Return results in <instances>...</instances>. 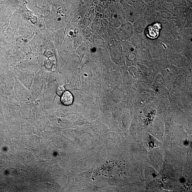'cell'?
Wrapping results in <instances>:
<instances>
[{
  "label": "cell",
  "mask_w": 192,
  "mask_h": 192,
  "mask_svg": "<svg viewBox=\"0 0 192 192\" xmlns=\"http://www.w3.org/2000/svg\"><path fill=\"white\" fill-rule=\"evenodd\" d=\"M96 49L95 48H93L92 49V52H94L95 51H96Z\"/></svg>",
  "instance_id": "4"
},
{
  "label": "cell",
  "mask_w": 192,
  "mask_h": 192,
  "mask_svg": "<svg viewBox=\"0 0 192 192\" xmlns=\"http://www.w3.org/2000/svg\"><path fill=\"white\" fill-rule=\"evenodd\" d=\"M161 29V25L159 23H156L148 27L145 31V34L149 38L154 39L158 36Z\"/></svg>",
  "instance_id": "1"
},
{
  "label": "cell",
  "mask_w": 192,
  "mask_h": 192,
  "mask_svg": "<svg viewBox=\"0 0 192 192\" xmlns=\"http://www.w3.org/2000/svg\"><path fill=\"white\" fill-rule=\"evenodd\" d=\"M65 92V88L63 86H59L56 89L57 94L59 96H61Z\"/></svg>",
  "instance_id": "3"
},
{
  "label": "cell",
  "mask_w": 192,
  "mask_h": 192,
  "mask_svg": "<svg viewBox=\"0 0 192 192\" xmlns=\"http://www.w3.org/2000/svg\"><path fill=\"white\" fill-rule=\"evenodd\" d=\"M73 100V96L72 94L68 91H65L61 96V102L63 105L66 106L72 105Z\"/></svg>",
  "instance_id": "2"
}]
</instances>
